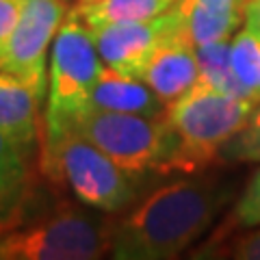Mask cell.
<instances>
[{
    "instance_id": "10",
    "label": "cell",
    "mask_w": 260,
    "mask_h": 260,
    "mask_svg": "<svg viewBox=\"0 0 260 260\" xmlns=\"http://www.w3.org/2000/svg\"><path fill=\"white\" fill-rule=\"evenodd\" d=\"M42 98L28 83L11 72L0 70V133H5L24 152L35 156L42 139L39 107Z\"/></svg>"
},
{
    "instance_id": "15",
    "label": "cell",
    "mask_w": 260,
    "mask_h": 260,
    "mask_svg": "<svg viewBox=\"0 0 260 260\" xmlns=\"http://www.w3.org/2000/svg\"><path fill=\"white\" fill-rule=\"evenodd\" d=\"M230 63L245 95L260 104V35L247 24L230 42Z\"/></svg>"
},
{
    "instance_id": "3",
    "label": "cell",
    "mask_w": 260,
    "mask_h": 260,
    "mask_svg": "<svg viewBox=\"0 0 260 260\" xmlns=\"http://www.w3.org/2000/svg\"><path fill=\"white\" fill-rule=\"evenodd\" d=\"M85 204L59 202L44 217L0 234V260H93L109 254L113 217Z\"/></svg>"
},
{
    "instance_id": "4",
    "label": "cell",
    "mask_w": 260,
    "mask_h": 260,
    "mask_svg": "<svg viewBox=\"0 0 260 260\" xmlns=\"http://www.w3.org/2000/svg\"><path fill=\"white\" fill-rule=\"evenodd\" d=\"M254 109L256 102L249 98L223 93L198 80L165 111L178 141L176 169L180 174H198L221 162L223 145L247 124Z\"/></svg>"
},
{
    "instance_id": "1",
    "label": "cell",
    "mask_w": 260,
    "mask_h": 260,
    "mask_svg": "<svg viewBox=\"0 0 260 260\" xmlns=\"http://www.w3.org/2000/svg\"><path fill=\"white\" fill-rule=\"evenodd\" d=\"M234 195V182L217 174H189V178L162 184L113 219L109 256L117 260L178 258L217 223Z\"/></svg>"
},
{
    "instance_id": "16",
    "label": "cell",
    "mask_w": 260,
    "mask_h": 260,
    "mask_svg": "<svg viewBox=\"0 0 260 260\" xmlns=\"http://www.w3.org/2000/svg\"><path fill=\"white\" fill-rule=\"evenodd\" d=\"M195 54H198V63H200V80L213 85L215 89H219L223 93L247 98L232 72L230 42L228 39L206 44V46H195Z\"/></svg>"
},
{
    "instance_id": "18",
    "label": "cell",
    "mask_w": 260,
    "mask_h": 260,
    "mask_svg": "<svg viewBox=\"0 0 260 260\" xmlns=\"http://www.w3.org/2000/svg\"><path fill=\"white\" fill-rule=\"evenodd\" d=\"M221 162H260V107L254 109L247 124L223 145Z\"/></svg>"
},
{
    "instance_id": "8",
    "label": "cell",
    "mask_w": 260,
    "mask_h": 260,
    "mask_svg": "<svg viewBox=\"0 0 260 260\" xmlns=\"http://www.w3.org/2000/svg\"><path fill=\"white\" fill-rule=\"evenodd\" d=\"M93 37L95 50L107 68L139 76L145 61L160 44L176 37H186L180 11L169 9L167 13L143 22H109L87 26ZM191 42V39H189Z\"/></svg>"
},
{
    "instance_id": "20",
    "label": "cell",
    "mask_w": 260,
    "mask_h": 260,
    "mask_svg": "<svg viewBox=\"0 0 260 260\" xmlns=\"http://www.w3.org/2000/svg\"><path fill=\"white\" fill-rule=\"evenodd\" d=\"M245 24L260 35V0H249L245 9Z\"/></svg>"
},
{
    "instance_id": "21",
    "label": "cell",
    "mask_w": 260,
    "mask_h": 260,
    "mask_svg": "<svg viewBox=\"0 0 260 260\" xmlns=\"http://www.w3.org/2000/svg\"><path fill=\"white\" fill-rule=\"evenodd\" d=\"M89 3H95V0H76L74 7H83V5H89Z\"/></svg>"
},
{
    "instance_id": "7",
    "label": "cell",
    "mask_w": 260,
    "mask_h": 260,
    "mask_svg": "<svg viewBox=\"0 0 260 260\" xmlns=\"http://www.w3.org/2000/svg\"><path fill=\"white\" fill-rule=\"evenodd\" d=\"M65 15V0H24L18 24L0 56V70L28 83L42 100L48 93V48L52 46Z\"/></svg>"
},
{
    "instance_id": "5",
    "label": "cell",
    "mask_w": 260,
    "mask_h": 260,
    "mask_svg": "<svg viewBox=\"0 0 260 260\" xmlns=\"http://www.w3.org/2000/svg\"><path fill=\"white\" fill-rule=\"evenodd\" d=\"M70 128L91 141L128 174L145 178L150 174H178V141L165 115L148 117L87 107Z\"/></svg>"
},
{
    "instance_id": "17",
    "label": "cell",
    "mask_w": 260,
    "mask_h": 260,
    "mask_svg": "<svg viewBox=\"0 0 260 260\" xmlns=\"http://www.w3.org/2000/svg\"><path fill=\"white\" fill-rule=\"evenodd\" d=\"M254 225H260V169L249 178L247 186L243 189L237 204L228 215L225 225H221V230H217L215 237H221V234L234 230H247Z\"/></svg>"
},
{
    "instance_id": "14",
    "label": "cell",
    "mask_w": 260,
    "mask_h": 260,
    "mask_svg": "<svg viewBox=\"0 0 260 260\" xmlns=\"http://www.w3.org/2000/svg\"><path fill=\"white\" fill-rule=\"evenodd\" d=\"M178 0H95L83 7H74V11L87 26L109 22H143L174 9Z\"/></svg>"
},
{
    "instance_id": "2",
    "label": "cell",
    "mask_w": 260,
    "mask_h": 260,
    "mask_svg": "<svg viewBox=\"0 0 260 260\" xmlns=\"http://www.w3.org/2000/svg\"><path fill=\"white\" fill-rule=\"evenodd\" d=\"M42 172L54 184H63L85 206L109 215H119L143 195L145 176L128 174L102 150L65 128L61 135L42 143Z\"/></svg>"
},
{
    "instance_id": "11",
    "label": "cell",
    "mask_w": 260,
    "mask_h": 260,
    "mask_svg": "<svg viewBox=\"0 0 260 260\" xmlns=\"http://www.w3.org/2000/svg\"><path fill=\"white\" fill-rule=\"evenodd\" d=\"M32 156L0 133V234L26 219L35 189Z\"/></svg>"
},
{
    "instance_id": "13",
    "label": "cell",
    "mask_w": 260,
    "mask_h": 260,
    "mask_svg": "<svg viewBox=\"0 0 260 260\" xmlns=\"http://www.w3.org/2000/svg\"><path fill=\"white\" fill-rule=\"evenodd\" d=\"M89 107L117 113H137V115L160 117L167 107L158 100V95L143 83L141 78L124 74L104 65L98 83L93 87Z\"/></svg>"
},
{
    "instance_id": "19",
    "label": "cell",
    "mask_w": 260,
    "mask_h": 260,
    "mask_svg": "<svg viewBox=\"0 0 260 260\" xmlns=\"http://www.w3.org/2000/svg\"><path fill=\"white\" fill-rule=\"evenodd\" d=\"M22 5L24 0H0V56H3L5 46L18 24Z\"/></svg>"
},
{
    "instance_id": "9",
    "label": "cell",
    "mask_w": 260,
    "mask_h": 260,
    "mask_svg": "<svg viewBox=\"0 0 260 260\" xmlns=\"http://www.w3.org/2000/svg\"><path fill=\"white\" fill-rule=\"evenodd\" d=\"M158 100L169 107L200 80V63L189 37H176L160 44L141 68L139 76Z\"/></svg>"
},
{
    "instance_id": "6",
    "label": "cell",
    "mask_w": 260,
    "mask_h": 260,
    "mask_svg": "<svg viewBox=\"0 0 260 260\" xmlns=\"http://www.w3.org/2000/svg\"><path fill=\"white\" fill-rule=\"evenodd\" d=\"M102 68V59L87 24L74 11H68L52 42L42 130L44 139L61 135L89 107Z\"/></svg>"
},
{
    "instance_id": "12",
    "label": "cell",
    "mask_w": 260,
    "mask_h": 260,
    "mask_svg": "<svg viewBox=\"0 0 260 260\" xmlns=\"http://www.w3.org/2000/svg\"><path fill=\"white\" fill-rule=\"evenodd\" d=\"M249 0H178L186 37L193 46L230 39L245 20Z\"/></svg>"
}]
</instances>
